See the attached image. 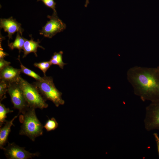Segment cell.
<instances>
[{
    "label": "cell",
    "instance_id": "1",
    "mask_svg": "<svg viewBox=\"0 0 159 159\" xmlns=\"http://www.w3.org/2000/svg\"><path fill=\"white\" fill-rule=\"evenodd\" d=\"M126 76L134 94L142 101H159V66H134L128 70Z\"/></svg>",
    "mask_w": 159,
    "mask_h": 159
},
{
    "label": "cell",
    "instance_id": "2",
    "mask_svg": "<svg viewBox=\"0 0 159 159\" xmlns=\"http://www.w3.org/2000/svg\"><path fill=\"white\" fill-rule=\"evenodd\" d=\"M35 109L29 107L19 117L22 123L19 134L27 136L33 141L37 137L42 135L44 127L37 116Z\"/></svg>",
    "mask_w": 159,
    "mask_h": 159
},
{
    "label": "cell",
    "instance_id": "3",
    "mask_svg": "<svg viewBox=\"0 0 159 159\" xmlns=\"http://www.w3.org/2000/svg\"><path fill=\"white\" fill-rule=\"evenodd\" d=\"M33 84L46 100L52 101L57 107L64 104V101L62 97V93L56 88L52 77L44 75L41 79L36 80Z\"/></svg>",
    "mask_w": 159,
    "mask_h": 159
},
{
    "label": "cell",
    "instance_id": "4",
    "mask_svg": "<svg viewBox=\"0 0 159 159\" xmlns=\"http://www.w3.org/2000/svg\"><path fill=\"white\" fill-rule=\"evenodd\" d=\"M22 90L29 107L43 109L48 106L46 100L37 88L21 77L17 82Z\"/></svg>",
    "mask_w": 159,
    "mask_h": 159
},
{
    "label": "cell",
    "instance_id": "5",
    "mask_svg": "<svg viewBox=\"0 0 159 159\" xmlns=\"http://www.w3.org/2000/svg\"><path fill=\"white\" fill-rule=\"evenodd\" d=\"M7 92L10 97L13 108L18 110L19 114H23L29 107L17 82L9 84Z\"/></svg>",
    "mask_w": 159,
    "mask_h": 159
},
{
    "label": "cell",
    "instance_id": "6",
    "mask_svg": "<svg viewBox=\"0 0 159 159\" xmlns=\"http://www.w3.org/2000/svg\"><path fill=\"white\" fill-rule=\"evenodd\" d=\"M47 18L49 20L40 31V34L51 38L66 29V24L58 17L57 12H53L52 15H48Z\"/></svg>",
    "mask_w": 159,
    "mask_h": 159
},
{
    "label": "cell",
    "instance_id": "7",
    "mask_svg": "<svg viewBox=\"0 0 159 159\" xmlns=\"http://www.w3.org/2000/svg\"><path fill=\"white\" fill-rule=\"evenodd\" d=\"M144 123L148 131L159 130V101L151 102L146 107Z\"/></svg>",
    "mask_w": 159,
    "mask_h": 159
},
{
    "label": "cell",
    "instance_id": "8",
    "mask_svg": "<svg viewBox=\"0 0 159 159\" xmlns=\"http://www.w3.org/2000/svg\"><path fill=\"white\" fill-rule=\"evenodd\" d=\"M7 146L3 150L8 159H28L39 156V152L31 153L26 150L24 147H21L14 143L8 142Z\"/></svg>",
    "mask_w": 159,
    "mask_h": 159
},
{
    "label": "cell",
    "instance_id": "9",
    "mask_svg": "<svg viewBox=\"0 0 159 159\" xmlns=\"http://www.w3.org/2000/svg\"><path fill=\"white\" fill-rule=\"evenodd\" d=\"M0 27L8 33V44L9 43V39H12V35L15 32H19L22 36L24 30L21 27V24L12 17L8 19H1Z\"/></svg>",
    "mask_w": 159,
    "mask_h": 159
},
{
    "label": "cell",
    "instance_id": "10",
    "mask_svg": "<svg viewBox=\"0 0 159 159\" xmlns=\"http://www.w3.org/2000/svg\"><path fill=\"white\" fill-rule=\"evenodd\" d=\"M20 69L8 65L0 70V79L8 83L17 82L21 74Z\"/></svg>",
    "mask_w": 159,
    "mask_h": 159
},
{
    "label": "cell",
    "instance_id": "11",
    "mask_svg": "<svg viewBox=\"0 0 159 159\" xmlns=\"http://www.w3.org/2000/svg\"><path fill=\"white\" fill-rule=\"evenodd\" d=\"M19 114L15 116L11 120H6L3 127L0 129V148L3 149L6 144L8 142V137L11 131V127L12 126H14L13 123L14 120L16 119Z\"/></svg>",
    "mask_w": 159,
    "mask_h": 159
},
{
    "label": "cell",
    "instance_id": "12",
    "mask_svg": "<svg viewBox=\"0 0 159 159\" xmlns=\"http://www.w3.org/2000/svg\"><path fill=\"white\" fill-rule=\"evenodd\" d=\"M31 38L29 40L26 39L23 49L24 54L23 58L25 57L28 54L31 52L34 53L35 56L37 57V52L38 48L40 47L44 49L43 47L39 45L40 42L39 40L37 42L34 41L31 36Z\"/></svg>",
    "mask_w": 159,
    "mask_h": 159
},
{
    "label": "cell",
    "instance_id": "13",
    "mask_svg": "<svg viewBox=\"0 0 159 159\" xmlns=\"http://www.w3.org/2000/svg\"><path fill=\"white\" fill-rule=\"evenodd\" d=\"M26 39L22 36L19 32H17L15 39L14 42L8 44V46L11 50L16 49L19 50V53L23 49Z\"/></svg>",
    "mask_w": 159,
    "mask_h": 159
},
{
    "label": "cell",
    "instance_id": "14",
    "mask_svg": "<svg viewBox=\"0 0 159 159\" xmlns=\"http://www.w3.org/2000/svg\"><path fill=\"white\" fill-rule=\"evenodd\" d=\"M63 52L60 51L59 52H55L52 56L49 61L52 64L57 65L62 69H63L64 65L67 64L63 61L62 54Z\"/></svg>",
    "mask_w": 159,
    "mask_h": 159
},
{
    "label": "cell",
    "instance_id": "15",
    "mask_svg": "<svg viewBox=\"0 0 159 159\" xmlns=\"http://www.w3.org/2000/svg\"><path fill=\"white\" fill-rule=\"evenodd\" d=\"M13 111L9 108H6L5 105L0 102V127L5 123L7 114L12 112Z\"/></svg>",
    "mask_w": 159,
    "mask_h": 159
},
{
    "label": "cell",
    "instance_id": "16",
    "mask_svg": "<svg viewBox=\"0 0 159 159\" xmlns=\"http://www.w3.org/2000/svg\"><path fill=\"white\" fill-rule=\"evenodd\" d=\"M18 59L19 60L20 64V69L21 73H23L25 74L34 78L36 80H40L42 79V77H41L35 72L26 67L21 63L20 61L19 56Z\"/></svg>",
    "mask_w": 159,
    "mask_h": 159
},
{
    "label": "cell",
    "instance_id": "17",
    "mask_svg": "<svg viewBox=\"0 0 159 159\" xmlns=\"http://www.w3.org/2000/svg\"><path fill=\"white\" fill-rule=\"evenodd\" d=\"M58 126V124L53 117L49 119L43 126L47 131L49 132L56 129Z\"/></svg>",
    "mask_w": 159,
    "mask_h": 159
},
{
    "label": "cell",
    "instance_id": "18",
    "mask_svg": "<svg viewBox=\"0 0 159 159\" xmlns=\"http://www.w3.org/2000/svg\"><path fill=\"white\" fill-rule=\"evenodd\" d=\"M52 65L50 61H45L39 63H35L34 65L42 71L44 75H46V73L47 70Z\"/></svg>",
    "mask_w": 159,
    "mask_h": 159
},
{
    "label": "cell",
    "instance_id": "19",
    "mask_svg": "<svg viewBox=\"0 0 159 159\" xmlns=\"http://www.w3.org/2000/svg\"><path fill=\"white\" fill-rule=\"evenodd\" d=\"M9 83L4 81L1 80L0 82V99L1 102L6 98V94L7 92Z\"/></svg>",
    "mask_w": 159,
    "mask_h": 159
},
{
    "label": "cell",
    "instance_id": "20",
    "mask_svg": "<svg viewBox=\"0 0 159 159\" xmlns=\"http://www.w3.org/2000/svg\"><path fill=\"white\" fill-rule=\"evenodd\" d=\"M41 1L47 6L52 9L53 12H57L55 9L56 3L54 0H37V1Z\"/></svg>",
    "mask_w": 159,
    "mask_h": 159
},
{
    "label": "cell",
    "instance_id": "21",
    "mask_svg": "<svg viewBox=\"0 0 159 159\" xmlns=\"http://www.w3.org/2000/svg\"><path fill=\"white\" fill-rule=\"evenodd\" d=\"M11 62L6 61L4 59H0V70L10 65Z\"/></svg>",
    "mask_w": 159,
    "mask_h": 159
},
{
    "label": "cell",
    "instance_id": "22",
    "mask_svg": "<svg viewBox=\"0 0 159 159\" xmlns=\"http://www.w3.org/2000/svg\"><path fill=\"white\" fill-rule=\"evenodd\" d=\"M153 135L156 142L158 155L159 157V136L156 133H154Z\"/></svg>",
    "mask_w": 159,
    "mask_h": 159
},
{
    "label": "cell",
    "instance_id": "23",
    "mask_svg": "<svg viewBox=\"0 0 159 159\" xmlns=\"http://www.w3.org/2000/svg\"><path fill=\"white\" fill-rule=\"evenodd\" d=\"M8 55L7 53L4 52L1 47H0V59H4L5 57Z\"/></svg>",
    "mask_w": 159,
    "mask_h": 159
},
{
    "label": "cell",
    "instance_id": "24",
    "mask_svg": "<svg viewBox=\"0 0 159 159\" xmlns=\"http://www.w3.org/2000/svg\"><path fill=\"white\" fill-rule=\"evenodd\" d=\"M89 0H86L85 6L86 7H87L88 4L89 3Z\"/></svg>",
    "mask_w": 159,
    "mask_h": 159
}]
</instances>
